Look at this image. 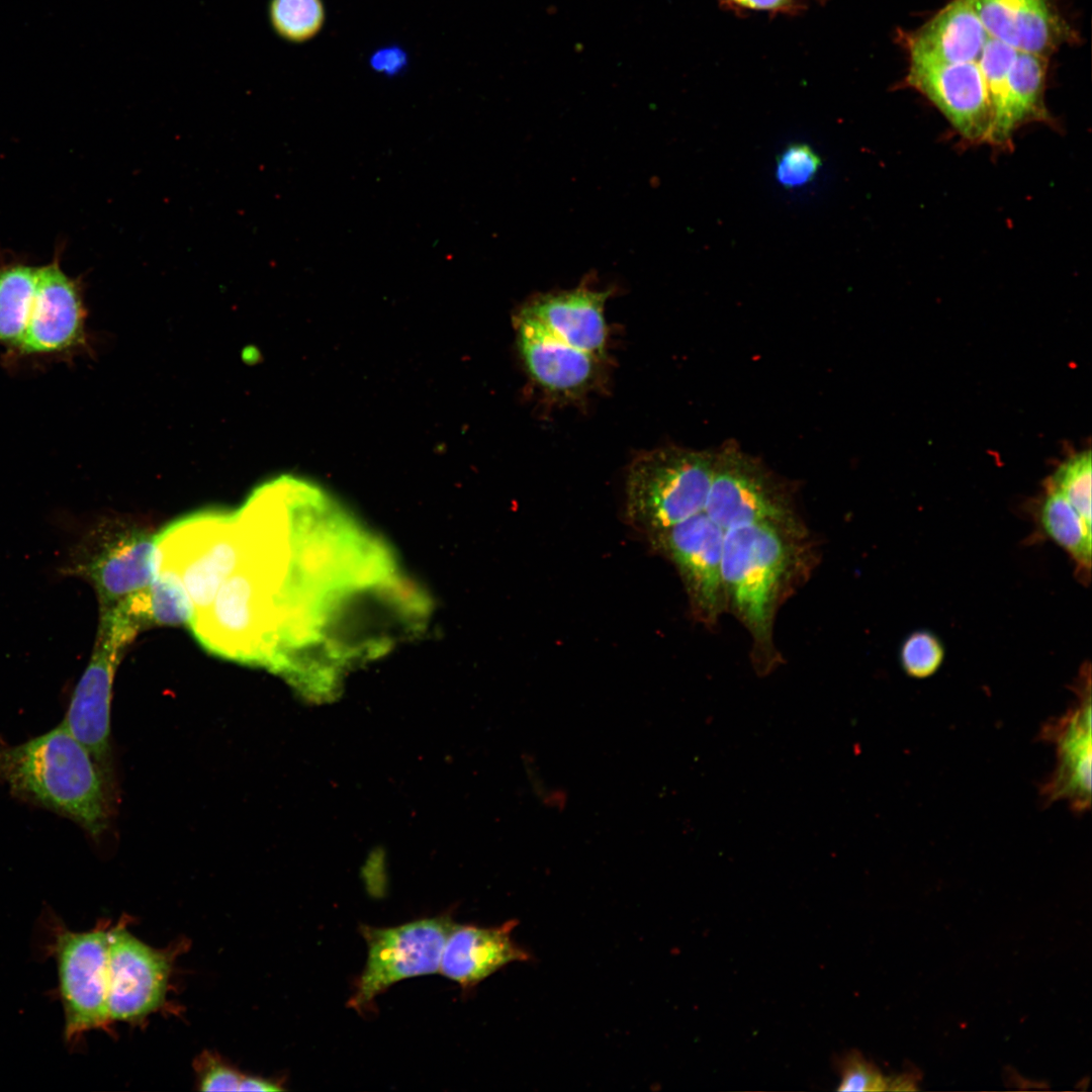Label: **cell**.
I'll return each instance as SVG.
<instances>
[{"label": "cell", "mask_w": 1092, "mask_h": 1092, "mask_svg": "<svg viewBox=\"0 0 1092 1092\" xmlns=\"http://www.w3.org/2000/svg\"><path fill=\"white\" fill-rule=\"evenodd\" d=\"M109 923L93 929L61 931L55 941L65 1036L74 1039L93 1029H107Z\"/></svg>", "instance_id": "cell-7"}, {"label": "cell", "mask_w": 1092, "mask_h": 1092, "mask_svg": "<svg viewBox=\"0 0 1092 1092\" xmlns=\"http://www.w3.org/2000/svg\"><path fill=\"white\" fill-rule=\"evenodd\" d=\"M37 268L20 262L0 264V343L17 349L36 288Z\"/></svg>", "instance_id": "cell-20"}, {"label": "cell", "mask_w": 1092, "mask_h": 1092, "mask_svg": "<svg viewBox=\"0 0 1092 1092\" xmlns=\"http://www.w3.org/2000/svg\"><path fill=\"white\" fill-rule=\"evenodd\" d=\"M156 534L122 520L96 525L71 553L66 572L89 581L100 613L148 588L155 574Z\"/></svg>", "instance_id": "cell-4"}, {"label": "cell", "mask_w": 1092, "mask_h": 1092, "mask_svg": "<svg viewBox=\"0 0 1092 1092\" xmlns=\"http://www.w3.org/2000/svg\"><path fill=\"white\" fill-rule=\"evenodd\" d=\"M839 1091H885L888 1079L858 1052L846 1054L840 1062Z\"/></svg>", "instance_id": "cell-28"}, {"label": "cell", "mask_w": 1092, "mask_h": 1092, "mask_svg": "<svg viewBox=\"0 0 1092 1092\" xmlns=\"http://www.w3.org/2000/svg\"><path fill=\"white\" fill-rule=\"evenodd\" d=\"M519 352L532 379L545 390L576 395L588 388L600 358L568 345L535 322L515 316Z\"/></svg>", "instance_id": "cell-15"}, {"label": "cell", "mask_w": 1092, "mask_h": 1092, "mask_svg": "<svg viewBox=\"0 0 1092 1092\" xmlns=\"http://www.w3.org/2000/svg\"><path fill=\"white\" fill-rule=\"evenodd\" d=\"M989 37L1018 52L1046 57L1062 26L1046 0H969Z\"/></svg>", "instance_id": "cell-18"}, {"label": "cell", "mask_w": 1092, "mask_h": 1092, "mask_svg": "<svg viewBox=\"0 0 1092 1092\" xmlns=\"http://www.w3.org/2000/svg\"><path fill=\"white\" fill-rule=\"evenodd\" d=\"M945 650L941 640L929 630H916L902 642L899 660L904 672L916 679L932 676L941 667Z\"/></svg>", "instance_id": "cell-26"}, {"label": "cell", "mask_w": 1092, "mask_h": 1092, "mask_svg": "<svg viewBox=\"0 0 1092 1092\" xmlns=\"http://www.w3.org/2000/svg\"><path fill=\"white\" fill-rule=\"evenodd\" d=\"M1077 700L1062 716L1044 722L1038 740L1056 747V766L1040 785L1042 806L1066 801L1076 814L1091 807V676L1083 665L1074 684Z\"/></svg>", "instance_id": "cell-10"}, {"label": "cell", "mask_w": 1092, "mask_h": 1092, "mask_svg": "<svg viewBox=\"0 0 1092 1092\" xmlns=\"http://www.w3.org/2000/svg\"><path fill=\"white\" fill-rule=\"evenodd\" d=\"M915 1082L913 1075H901L893 1079L888 1080V1090H914Z\"/></svg>", "instance_id": "cell-33"}, {"label": "cell", "mask_w": 1092, "mask_h": 1092, "mask_svg": "<svg viewBox=\"0 0 1092 1092\" xmlns=\"http://www.w3.org/2000/svg\"><path fill=\"white\" fill-rule=\"evenodd\" d=\"M704 512L724 531L753 524L803 528L783 485L736 445L716 448Z\"/></svg>", "instance_id": "cell-6"}, {"label": "cell", "mask_w": 1092, "mask_h": 1092, "mask_svg": "<svg viewBox=\"0 0 1092 1092\" xmlns=\"http://www.w3.org/2000/svg\"><path fill=\"white\" fill-rule=\"evenodd\" d=\"M151 625H186L191 617V605L181 581L172 573L156 570L148 588Z\"/></svg>", "instance_id": "cell-24"}, {"label": "cell", "mask_w": 1092, "mask_h": 1092, "mask_svg": "<svg viewBox=\"0 0 1092 1092\" xmlns=\"http://www.w3.org/2000/svg\"><path fill=\"white\" fill-rule=\"evenodd\" d=\"M1016 53L1010 46L989 37L977 61L991 104L992 127L988 144L992 146L1009 147L1014 133L1009 118L1008 75Z\"/></svg>", "instance_id": "cell-21"}, {"label": "cell", "mask_w": 1092, "mask_h": 1092, "mask_svg": "<svg viewBox=\"0 0 1092 1092\" xmlns=\"http://www.w3.org/2000/svg\"><path fill=\"white\" fill-rule=\"evenodd\" d=\"M198 1089L202 1091H239L244 1074L218 1056L203 1052L194 1061Z\"/></svg>", "instance_id": "cell-29"}, {"label": "cell", "mask_w": 1092, "mask_h": 1092, "mask_svg": "<svg viewBox=\"0 0 1092 1092\" xmlns=\"http://www.w3.org/2000/svg\"><path fill=\"white\" fill-rule=\"evenodd\" d=\"M803 528L753 524L725 531L722 578L727 611L752 639V660L759 675L780 662L774 645L778 608L791 590L803 563Z\"/></svg>", "instance_id": "cell-1"}, {"label": "cell", "mask_w": 1092, "mask_h": 1092, "mask_svg": "<svg viewBox=\"0 0 1092 1092\" xmlns=\"http://www.w3.org/2000/svg\"><path fill=\"white\" fill-rule=\"evenodd\" d=\"M132 640L128 634L113 626L99 625L94 650L62 721L89 750L104 772L110 753L114 674L124 649Z\"/></svg>", "instance_id": "cell-11"}, {"label": "cell", "mask_w": 1092, "mask_h": 1092, "mask_svg": "<svg viewBox=\"0 0 1092 1092\" xmlns=\"http://www.w3.org/2000/svg\"><path fill=\"white\" fill-rule=\"evenodd\" d=\"M907 82L926 96L972 143H989L992 110L977 62L911 64Z\"/></svg>", "instance_id": "cell-13"}, {"label": "cell", "mask_w": 1092, "mask_h": 1092, "mask_svg": "<svg viewBox=\"0 0 1092 1092\" xmlns=\"http://www.w3.org/2000/svg\"><path fill=\"white\" fill-rule=\"evenodd\" d=\"M1090 451H1083L1064 461L1050 477L1048 485L1060 491L1084 521L1091 523Z\"/></svg>", "instance_id": "cell-25"}, {"label": "cell", "mask_w": 1092, "mask_h": 1092, "mask_svg": "<svg viewBox=\"0 0 1092 1092\" xmlns=\"http://www.w3.org/2000/svg\"><path fill=\"white\" fill-rule=\"evenodd\" d=\"M729 6L738 9L765 11L769 13L793 14L802 8L798 0H724Z\"/></svg>", "instance_id": "cell-30"}, {"label": "cell", "mask_w": 1092, "mask_h": 1092, "mask_svg": "<svg viewBox=\"0 0 1092 1092\" xmlns=\"http://www.w3.org/2000/svg\"><path fill=\"white\" fill-rule=\"evenodd\" d=\"M517 925V920L496 927L454 923L439 971L463 989H470L511 963L530 961L531 954L512 938Z\"/></svg>", "instance_id": "cell-16"}, {"label": "cell", "mask_w": 1092, "mask_h": 1092, "mask_svg": "<svg viewBox=\"0 0 1092 1092\" xmlns=\"http://www.w3.org/2000/svg\"><path fill=\"white\" fill-rule=\"evenodd\" d=\"M608 296L609 291L580 285L571 290L539 294L518 313L568 345L602 358L608 341L604 313Z\"/></svg>", "instance_id": "cell-14"}, {"label": "cell", "mask_w": 1092, "mask_h": 1092, "mask_svg": "<svg viewBox=\"0 0 1092 1092\" xmlns=\"http://www.w3.org/2000/svg\"><path fill=\"white\" fill-rule=\"evenodd\" d=\"M405 64V54L398 48H386L376 52L371 58V66L380 73L395 74Z\"/></svg>", "instance_id": "cell-31"}, {"label": "cell", "mask_w": 1092, "mask_h": 1092, "mask_svg": "<svg viewBox=\"0 0 1092 1092\" xmlns=\"http://www.w3.org/2000/svg\"><path fill=\"white\" fill-rule=\"evenodd\" d=\"M716 449L664 447L641 454L626 482V519L647 536L704 512Z\"/></svg>", "instance_id": "cell-3"}, {"label": "cell", "mask_w": 1092, "mask_h": 1092, "mask_svg": "<svg viewBox=\"0 0 1092 1092\" xmlns=\"http://www.w3.org/2000/svg\"><path fill=\"white\" fill-rule=\"evenodd\" d=\"M1043 534L1065 550L1076 564L1077 573L1089 581L1092 558V530L1064 495L1046 484L1037 512Z\"/></svg>", "instance_id": "cell-19"}, {"label": "cell", "mask_w": 1092, "mask_h": 1092, "mask_svg": "<svg viewBox=\"0 0 1092 1092\" xmlns=\"http://www.w3.org/2000/svg\"><path fill=\"white\" fill-rule=\"evenodd\" d=\"M453 924L449 915H441L388 928L362 925L368 958L348 1006L363 1011L392 984L438 972Z\"/></svg>", "instance_id": "cell-5"}, {"label": "cell", "mask_w": 1092, "mask_h": 1092, "mask_svg": "<svg viewBox=\"0 0 1092 1092\" xmlns=\"http://www.w3.org/2000/svg\"><path fill=\"white\" fill-rule=\"evenodd\" d=\"M989 38L969 0H952L908 40L911 64L977 62Z\"/></svg>", "instance_id": "cell-17"}, {"label": "cell", "mask_w": 1092, "mask_h": 1092, "mask_svg": "<svg viewBox=\"0 0 1092 1092\" xmlns=\"http://www.w3.org/2000/svg\"><path fill=\"white\" fill-rule=\"evenodd\" d=\"M0 785L71 819L94 839L107 830L105 772L63 722L19 744L0 739Z\"/></svg>", "instance_id": "cell-2"}, {"label": "cell", "mask_w": 1092, "mask_h": 1092, "mask_svg": "<svg viewBox=\"0 0 1092 1092\" xmlns=\"http://www.w3.org/2000/svg\"><path fill=\"white\" fill-rule=\"evenodd\" d=\"M322 0H271L269 18L275 32L291 42L314 37L325 22Z\"/></svg>", "instance_id": "cell-23"}, {"label": "cell", "mask_w": 1092, "mask_h": 1092, "mask_svg": "<svg viewBox=\"0 0 1092 1092\" xmlns=\"http://www.w3.org/2000/svg\"><path fill=\"white\" fill-rule=\"evenodd\" d=\"M282 1087L276 1082L261 1077L244 1075L239 1091H280Z\"/></svg>", "instance_id": "cell-32"}, {"label": "cell", "mask_w": 1092, "mask_h": 1092, "mask_svg": "<svg viewBox=\"0 0 1092 1092\" xmlns=\"http://www.w3.org/2000/svg\"><path fill=\"white\" fill-rule=\"evenodd\" d=\"M85 307L80 283L65 273L58 254L37 268L29 317L16 349L22 355H53L84 340Z\"/></svg>", "instance_id": "cell-12"}, {"label": "cell", "mask_w": 1092, "mask_h": 1092, "mask_svg": "<svg viewBox=\"0 0 1092 1092\" xmlns=\"http://www.w3.org/2000/svg\"><path fill=\"white\" fill-rule=\"evenodd\" d=\"M821 165L820 156L809 145L794 143L778 156L776 178L786 189L800 188L816 178Z\"/></svg>", "instance_id": "cell-27"}, {"label": "cell", "mask_w": 1092, "mask_h": 1092, "mask_svg": "<svg viewBox=\"0 0 1092 1092\" xmlns=\"http://www.w3.org/2000/svg\"><path fill=\"white\" fill-rule=\"evenodd\" d=\"M725 531L705 512L648 537L677 569L695 617L714 626L727 611L722 578Z\"/></svg>", "instance_id": "cell-9"}, {"label": "cell", "mask_w": 1092, "mask_h": 1092, "mask_svg": "<svg viewBox=\"0 0 1092 1092\" xmlns=\"http://www.w3.org/2000/svg\"><path fill=\"white\" fill-rule=\"evenodd\" d=\"M127 920L109 928L108 1012L112 1022H140L161 1010L175 960L187 945L154 948L130 933Z\"/></svg>", "instance_id": "cell-8"}, {"label": "cell", "mask_w": 1092, "mask_h": 1092, "mask_svg": "<svg viewBox=\"0 0 1092 1092\" xmlns=\"http://www.w3.org/2000/svg\"><path fill=\"white\" fill-rule=\"evenodd\" d=\"M1045 57L1018 52L1008 75L1009 118L1013 132L1028 121L1044 120Z\"/></svg>", "instance_id": "cell-22"}]
</instances>
